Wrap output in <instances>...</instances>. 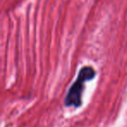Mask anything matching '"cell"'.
<instances>
[{
  "mask_svg": "<svg viewBox=\"0 0 127 127\" xmlns=\"http://www.w3.org/2000/svg\"><path fill=\"white\" fill-rule=\"evenodd\" d=\"M95 70L92 67H84L79 71L78 79L70 88L69 93L65 98V105L67 106H79L81 105V94L83 86L86 80H89L95 76Z\"/></svg>",
  "mask_w": 127,
  "mask_h": 127,
  "instance_id": "cell-1",
  "label": "cell"
}]
</instances>
